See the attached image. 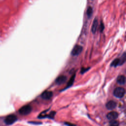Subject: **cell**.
<instances>
[{
	"mask_svg": "<svg viewBox=\"0 0 126 126\" xmlns=\"http://www.w3.org/2000/svg\"><path fill=\"white\" fill-rule=\"evenodd\" d=\"M125 94V90L123 87H117L113 92V94L116 97L122 98L124 96Z\"/></svg>",
	"mask_w": 126,
	"mask_h": 126,
	"instance_id": "obj_1",
	"label": "cell"
},
{
	"mask_svg": "<svg viewBox=\"0 0 126 126\" xmlns=\"http://www.w3.org/2000/svg\"><path fill=\"white\" fill-rule=\"evenodd\" d=\"M32 111V107L30 105H24L19 110V113L22 115H27Z\"/></svg>",
	"mask_w": 126,
	"mask_h": 126,
	"instance_id": "obj_2",
	"label": "cell"
},
{
	"mask_svg": "<svg viewBox=\"0 0 126 126\" xmlns=\"http://www.w3.org/2000/svg\"><path fill=\"white\" fill-rule=\"evenodd\" d=\"M17 117H16V116L13 114H11L7 116L6 117L4 120V122L6 125H9L15 123L17 121Z\"/></svg>",
	"mask_w": 126,
	"mask_h": 126,
	"instance_id": "obj_3",
	"label": "cell"
},
{
	"mask_svg": "<svg viewBox=\"0 0 126 126\" xmlns=\"http://www.w3.org/2000/svg\"><path fill=\"white\" fill-rule=\"evenodd\" d=\"M82 46L79 45H76L73 48L71 53L73 56H77L82 52Z\"/></svg>",
	"mask_w": 126,
	"mask_h": 126,
	"instance_id": "obj_4",
	"label": "cell"
},
{
	"mask_svg": "<svg viewBox=\"0 0 126 126\" xmlns=\"http://www.w3.org/2000/svg\"><path fill=\"white\" fill-rule=\"evenodd\" d=\"M53 95V93L51 91H46L44 92L41 94V96L43 99H49L50 98L52 97Z\"/></svg>",
	"mask_w": 126,
	"mask_h": 126,
	"instance_id": "obj_5",
	"label": "cell"
},
{
	"mask_svg": "<svg viewBox=\"0 0 126 126\" xmlns=\"http://www.w3.org/2000/svg\"><path fill=\"white\" fill-rule=\"evenodd\" d=\"M118 116V113L116 111H111L107 115V118L110 120H114Z\"/></svg>",
	"mask_w": 126,
	"mask_h": 126,
	"instance_id": "obj_6",
	"label": "cell"
},
{
	"mask_svg": "<svg viewBox=\"0 0 126 126\" xmlns=\"http://www.w3.org/2000/svg\"><path fill=\"white\" fill-rule=\"evenodd\" d=\"M117 105V103L113 100H110L106 104V108L109 110H112L114 109Z\"/></svg>",
	"mask_w": 126,
	"mask_h": 126,
	"instance_id": "obj_7",
	"label": "cell"
},
{
	"mask_svg": "<svg viewBox=\"0 0 126 126\" xmlns=\"http://www.w3.org/2000/svg\"><path fill=\"white\" fill-rule=\"evenodd\" d=\"M66 80V77L64 75H61L59 76L56 80V84L58 85H61L65 82Z\"/></svg>",
	"mask_w": 126,
	"mask_h": 126,
	"instance_id": "obj_8",
	"label": "cell"
},
{
	"mask_svg": "<svg viewBox=\"0 0 126 126\" xmlns=\"http://www.w3.org/2000/svg\"><path fill=\"white\" fill-rule=\"evenodd\" d=\"M98 21L96 19H95L94 20V22L92 26V32L93 33H95L96 32L98 28Z\"/></svg>",
	"mask_w": 126,
	"mask_h": 126,
	"instance_id": "obj_9",
	"label": "cell"
},
{
	"mask_svg": "<svg viewBox=\"0 0 126 126\" xmlns=\"http://www.w3.org/2000/svg\"><path fill=\"white\" fill-rule=\"evenodd\" d=\"M117 82L120 85H124L126 82V78L124 75H120L118 77Z\"/></svg>",
	"mask_w": 126,
	"mask_h": 126,
	"instance_id": "obj_10",
	"label": "cell"
},
{
	"mask_svg": "<svg viewBox=\"0 0 126 126\" xmlns=\"http://www.w3.org/2000/svg\"><path fill=\"white\" fill-rule=\"evenodd\" d=\"M75 74H74L70 78L69 80L68 81V83H67V86H66V88H68V87H69L70 86H71L74 82V79H75Z\"/></svg>",
	"mask_w": 126,
	"mask_h": 126,
	"instance_id": "obj_11",
	"label": "cell"
},
{
	"mask_svg": "<svg viewBox=\"0 0 126 126\" xmlns=\"http://www.w3.org/2000/svg\"><path fill=\"white\" fill-rule=\"evenodd\" d=\"M118 65H120V59L116 58L111 63V66L113 67H116Z\"/></svg>",
	"mask_w": 126,
	"mask_h": 126,
	"instance_id": "obj_12",
	"label": "cell"
},
{
	"mask_svg": "<svg viewBox=\"0 0 126 126\" xmlns=\"http://www.w3.org/2000/svg\"><path fill=\"white\" fill-rule=\"evenodd\" d=\"M86 13H87V15L88 16V17L89 18H90L91 16H92V14H93V8L92 7H91V6L88 7V8L87 10Z\"/></svg>",
	"mask_w": 126,
	"mask_h": 126,
	"instance_id": "obj_13",
	"label": "cell"
},
{
	"mask_svg": "<svg viewBox=\"0 0 126 126\" xmlns=\"http://www.w3.org/2000/svg\"><path fill=\"white\" fill-rule=\"evenodd\" d=\"M125 61H126V54L125 53H124L123 55L120 59V65H122L124 63H125Z\"/></svg>",
	"mask_w": 126,
	"mask_h": 126,
	"instance_id": "obj_14",
	"label": "cell"
},
{
	"mask_svg": "<svg viewBox=\"0 0 126 126\" xmlns=\"http://www.w3.org/2000/svg\"><path fill=\"white\" fill-rule=\"evenodd\" d=\"M109 124L110 125V126H119V123L118 121L114 120H111L110 123Z\"/></svg>",
	"mask_w": 126,
	"mask_h": 126,
	"instance_id": "obj_15",
	"label": "cell"
},
{
	"mask_svg": "<svg viewBox=\"0 0 126 126\" xmlns=\"http://www.w3.org/2000/svg\"><path fill=\"white\" fill-rule=\"evenodd\" d=\"M104 29V25L103 24V23H101L100 24V26H99V30L101 32H102L103 31Z\"/></svg>",
	"mask_w": 126,
	"mask_h": 126,
	"instance_id": "obj_16",
	"label": "cell"
},
{
	"mask_svg": "<svg viewBox=\"0 0 126 126\" xmlns=\"http://www.w3.org/2000/svg\"><path fill=\"white\" fill-rule=\"evenodd\" d=\"M89 68H82V70H81V73H84L85 72H86L87 70H88L89 69Z\"/></svg>",
	"mask_w": 126,
	"mask_h": 126,
	"instance_id": "obj_17",
	"label": "cell"
},
{
	"mask_svg": "<svg viewBox=\"0 0 126 126\" xmlns=\"http://www.w3.org/2000/svg\"><path fill=\"white\" fill-rule=\"evenodd\" d=\"M65 124H66L67 126H75L74 125H72V124H69V123H66Z\"/></svg>",
	"mask_w": 126,
	"mask_h": 126,
	"instance_id": "obj_18",
	"label": "cell"
}]
</instances>
